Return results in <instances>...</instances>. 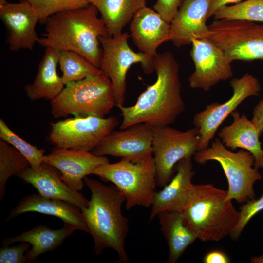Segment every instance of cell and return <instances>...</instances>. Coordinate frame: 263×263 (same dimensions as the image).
<instances>
[{"label": "cell", "instance_id": "cell-34", "mask_svg": "<svg viewBox=\"0 0 263 263\" xmlns=\"http://www.w3.org/2000/svg\"><path fill=\"white\" fill-rule=\"evenodd\" d=\"M183 0H157L154 10L170 24L177 13Z\"/></svg>", "mask_w": 263, "mask_h": 263}, {"label": "cell", "instance_id": "cell-22", "mask_svg": "<svg viewBox=\"0 0 263 263\" xmlns=\"http://www.w3.org/2000/svg\"><path fill=\"white\" fill-rule=\"evenodd\" d=\"M231 115L233 122L224 127L218 132L219 138L227 148L231 150L241 148L250 152L255 159L254 166L263 169V148L258 128L246 115L237 111Z\"/></svg>", "mask_w": 263, "mask_h": 263}, {"label": "cell", "instance_id": "cell-26", "mask_svg": "<svg viewBox=\"0 0 263 263\" xmlns=\"http://www.w3.org/2000/svg\"><path fill=\"white\" fill-rule=\"evenodd\" d=\"M101 14L109 36L122 33L135 14L146 6V0H87Z\"/></svg>", "mask_w": 263, "mask_h": 263}, {"label": "cell", "instance_id": "cell-25", "mask_svg": "<svg viewBox=\"0 0 263 263\" xmlns=\"http://www.w3.org/2000/svg\"><path fill=\"white\" fill-rule=\"evenodd\" d=\"M168 243V262L175 263L187 247L197 238L185 224L183 211H164L157 216Z\"/></svg>", "mask_w": 263, "mask_h": 263}, {"label": "cell", "instance_id": "cell-11", "mask_svg": "<svg viewBox=\"0 0 263 263\" xmlns=\"http://www.w3.org/2000/svg\"><path fill=\"white\" fill-rule=\"evenodd\" d=\"M118 123L114 116H76L50 123L47 140L55 148L92 151Z\"/></svg>", "mask_w": 263, "mask_h": 263}, {"label": "cell", "instance_id": "cell-17", "mask_svg": "<svg viewBox=\"0 0 263 263\" xmlns=\"http://www.w3.org/2000/svg\"><path fill=\"white\" fill-rule=\"evenodd\" d=\"M212 0H183L170 23L168 41L177 47L205 39L208 33L207 16Z\"/></svg>", "mask_w": 263, "mask_h": 263}, {"label": "cell", "instance_id": "cell-30", "mask_svg": "<svg viewBox=\"0 0 263 263\" xmlns=\"http://www.w3.org/2000/svg\"><path fill=\"white\" fill-rule=\"evenodd\" d=\"M0 139L16 148L28 161L35 170H39L43 163L45 150L39 149L13 132L3 119H0Z\"/></svg>", "mask_w": 263, "mask_h": 263}, {"label": "cell", "instance_id": "cell-37", "mask_svg": "<svg viewBox=\"0 0 263 263\" xmlns=\"http://www.w3.org/2000/svg\"><path fill=\"white\" fill-rule=\"evenodd\" d=\"M243 0H212L207 12V20L213 16L215 13L221 7L231 3H238Z\"/></svg>", "mask_w": 263, "mask_h": 263}, {"label": "cell", "instance_id": "cell-8", "mask_svg": "<svg viewBox=\"0 0 263 263\" xmlns=\"http://www.w3.org/2000/svg\"><path fill=\"white\" fill-rule=\"evenodd\" d=\"M207 27L205 39L221 49L230 62L263 60V24L220 19Z\"/></svg>", "mask_w": 263, "mask_h": 263}, {"label": "cell", "instance_id": "cell-9", "mask_svg": "<svg viewBox=\"0 0 263 263\" xmlns=\"http://www.w3.org/2000/svg\"><path fill=\"white\" fill-rule=\"evenodd\" d=\"M130 36L128 33L122 32L99 38L102 50L100 69L112 83L117 107L124 104L126 75L131 66L140 63L144 72L148 74L154 71V57L132 50L128 41Z\"/></svg>", "mask_w": 263, "mask_h": 263}, {"label": "cell", "instance_id": "cell-21", "mask_svg": "<svg viewBox=\"0 0 263 263\" xmlns=\"http://www.w3.org/2000/svg\"><path fill=\"white\" fill-rule=\"evenodd\" d=\"M17 176L31 184L43 196L69 202L81 211L88 206L89 200L79 191L70 188L52 167L45 163L39 170L30 167Z\"/></svg>", "mask_w": 263, "mask_h": 263}, {"label": "cell", "instance_id": "cell-27", "mask_svg": "<svg viewBox=\"0 0 263 263\" xmlns=\"http://www.w3.org/2000/svg\"><path fill=\"white\" fill-rule=\"evenodd\" d=\"M58 66L65 86L89 76L102 73L97 67L81 55L70 51L60 50Z\"/></svg>", "mask_w": 263, "mask_h": 263}, {"label": "cell", "instance_id": "cell-4", "mask_svg": "<svg viewBox=\"0 0 263 263\" xmlns=\"http://www.w3.org/2000/svg\"><path fill=\"white\" fill-rule=\"evenodd\" d=\"M227 194L211 183L192 184L183 213L185 224L202 241L218 242L237 225L240 212L225 200Z\"/></svg>", "mask_w": 263, "mask_h": 263}, {"label": "cell", "instance_id": "cell-14", "mask_svg": "<svg viewBox=\"0 0 263 263\" xmlns=\"http://www.w3.org/2000/svg\"><path fill=\"white\" fill-rule=\"evenodd\" d=\"M153 128L137 123L113 131L91 151L96 155H111L140 161L152 154Z\"/></svg>", "mask_w": 263, "mask_h": 263}, {"label": "cell", "instance_id": "cell-35", "mask_svg": "<svg viewBox=\"0 0 263 263\" xmlns=\"http://www.w3.org/2000/svg\"><path fill=\"white\" fill-rule=\"evenodd\" d=\"M205 263H228L230 260L224 252L213 250L207 253L203 259Z\"/></svg>", "mask_w": 263, "mask_h": 263}, {"label": "cell", "instance_id": "cell-15", "mask_svg": "<svg viewBox=\"0 0 263 263\" xmlns=\"http://www.w3.org/2000/svg\"><path fill=\"white\" fill-rule=\"evenodd\" d=\"M0 19L5 27L6 42L10 51L33 49L40 38L36 30L40 19L30 3L7 1L0 7Z\"/></svg>", "mask_w": 263, "mask_h": 263}, {"label": "cell", "instance_id": "cell-10", "mask_svg": "<svg viewBox=\"0 0 263 263\" xmlns=\"http://www.w3.org/2000/svg\"><path fill=\"white\" fill-rule=\"evenodd\" d=\"M199 131H181L168 126L153 128L152 155L157 185L163 187L172 179L176 164L198 151Z\"/></svg>", "mask_w": 263, "mask_h": 263}, {"label": "cell", "instance_id": "cell-20", "mask_svg": "<svg viewBox=\"0 0 263 263\" xmlns=\"http://www.w3.org/2000/svg\"><path fill=\"white\" fill-rule=\"evenodd\" d=\"M28 212H38L56 217L64 223L72 225L78 230L89 233L81 210L69 202L46 197L40 194L28 195L11 210L6 220L10 221Z\"/></svg>", "mask_w": 263, "mask_h": 263}, {"label": "cell", "instance_id": "cell-5", "mask_svg": "<svg viewBox=\"0 0 263 263\" xmlns=\"http://www.w3.org/2000/svg\"><path fill=\"white\" fill-rule=\"evenodd\" d=\"M115 106L113 86L102 73L66 85L51 101L55 118L69 115L104 117Z\"/></svg>", "mask_w": 263, "mask_h": 263}, {"label": "cell", "instance_id": "cell-1", "mask_svg": "<svg viewBox=\"0 0 263 263\" xmlns=\"http://www.w3.org/2000/svg\"><path fill=\"white\" fill-rule=\"evenodd\" d=\"M157 78L138 97L132 106H120L123 119L120 126L124 129L143 123L152 128L174 123L185 109L181 94L179 65L169 51L154 56Z\"/></svg>", "mask_w": 263, "mask_h": 263}, {"label": "cell", "instance_id": "cell-36", "mask_svg": "<svg viewBox=\"0 0 263 263\" xmlns=\"http://www.w3.org/2000/svg\"><path fill=\"white\" fill-rule=\"evenodd\" d=\"M252 115L251 120L262 135L263 133V98L254 107Z\"/></svg>", "mask_w": 263, "mask_h": 263}, {"label": "cell", "instance_id": "cell-2", "mask_svg": "<svg viewBox=\"0 0 263 263\" xmlns=\"http://www.w3.org/2000/svg\"><path fill=\"white\" fill-rule=\"evenodd\" d=\"M98 13L92 4L55 13L42 22L45 32L38 43L77 53L100 68L102 50L99 38L108 34Z\"/></svg>", "mask_w": 263, "mask_h": 263}, {"label": "cell", "instance_id": "cell-28", "mask_svg": "<svg viewBox=\"0 0 263 263\" xmlns=\"http://www.w3.org/2000/svg\"><path fill=\"white\" fill-rule=\"evenodd\" d=\"M30 167L27 159L13 146L0 139V199L5 192L8 179Z\"/></svg>", "mask_w": 263, "mask_h": 263}, {"label": "cell", "instance_id": "cell-3", "mask_svg": "<svg viewBox=\"0 0 263 263\" xmlns=\"http://www.w3.org/2000/svg\"><path fill=\"white\" fill-rule=\"evenodd\" d=\"M84 181L91 196L88 207L81 211L94 241L95 253L100 255L105 249H112L117 253L118 262L127 263L129 222L122 212L125 196L113 184L106 186L87 177Z\"/></svg>", "mask_w": 263, "mask_h": 263}, {"label": "cell", "instance_id": "cell-6", "mask_svg": "<svg viewBox=\"0 0 263 263\" xmlns=\"http://www.w3.org/2000/svg\"><path fill=\"white\" fill-rule=\"evenodd\" d=\"M92 174L115 185L125 197V208L151 206L157 185L156 167L152 154L138 162L126 158L101 165Z\"/></svg>", "mask_w": 263, "mask_h": 263}, {"label": "cell", "instance_id": "cell-23", "mask_svg": "<svg viewBox=\"0 0 263 263\" xmlns=\"http://www.w3.org/2000/svg\"><path fill=\"white\" fill-rule=\"evenodd\" d=\"M45 48L34 81L24 86L26 96L32 101L39 99L51 101L65 86L57 71L59 50L50 47Z\"/></svg>", "mask_w": 263, "mask_h": 263}, {"label": "cell", "instance_id": "cell-19", "mask_svg": "<svg viewBox=\"0 0 263 263\" xmlns=\"http://www.w3.org/2000/svg\"><path fill=\"white\" fill-rule=\"evenodd\" d=\"M129 28L133 43L140 52L149 56L154 57L158 46L168 41L170 24L146 6L135 14Z\"/></svg>", "mask_w": 263, "mask_h": 263}, {"label": "cell", "instance_id": "cell-39", "mask_svg": "<svg viewBox=\"0 0 263 263\" xmlns=\"http://www.w3.org/2000/svg\"><path fill=\"white\" fill-rule=\"evenodd\" d=\"M7 1L6 0H0V7L5 4Z\"/></svg>", "mask_w": 263, "mask_h": 263}, {"label": "cell", "instance_id": "cell-32", "mask_svg": "<svg viewBox=\"0 0 263 263\" xmlns=\"http://www.w3.org/2000/svg\"><path fill=\"white\" fill-rule=\"evenodd\" d=\"M262 210H263V193L258 199H252L243 205L240 208L238 223L230 235L232 239L237 240L250 220Z\"/></svg>", "mask_w": 263, "mask_h": 263}, {"label": "cell", "instance_id": "cell-18", "mask_svg": "<svg viewBox=\"0 0 263 263\" xmlns=\"http://www.w3.org/2000/svg\"><path fill=\"white\" fill-rule=\"evenodd\" d=\"M176 174L163 188L156 192L149 222L164 211H183L186 205L195 174L191 157L179 161L174 169Z\"/></svg>", "mask_w": 263, "mask_h": 263}, {"label": "cell", "instance_id": "cell-16", "mask_svg": "<svg viewBox=\"0 0 263 263\" xmlns=\"http://www.w3.org/2000/svg\"><path fill=\"white\" fill-rule=\"evenodd\" d=\"M109 163L106 156L71 149L55 148L43 157V163L59 170L62 180L77 191L82 189L87 175L92 174L97 167Z\"/></svg>", "mask_w": 263, "mask_h": 263}, {"label": "cell", "instance_id": "cell-38", "mask_svg": "<svg viewBox=\"0 0 263 263\" xmlns=\"http://www.w3.org/2000/svg\"><path fill=\"white\" fill-rule=\"evenodd\" d=\"M251 263H263V253L259 256L252 257L250 259Z\"/></svg>", "mask_w": 263, "mask_h": 263}, {"label": "cell", "instance_id": "cell-13", "mask_svg": "<svg viewBox=\"0 0 263 263\" xmlns=\"http://www.w3.org/2000/svg\"><path fill=\"white\" fill-rule=\"evenodd\" d=\"M190 55L195 70L188 78L190 87L209 91L233 75L231 63L223 51L206 39H193Z\"/></svg>", "mask_w": 263, "mask_h": 263}, {"label": "cell", "instance_id": "cell-29", "mask_svg": "<svg viewBox=\"0 0 263 263\" xmlns=\"http://www.w3.org/2000/svg\"><path fill=\"white\" fill-rule=\"evenodd\" d=\"M214 19H226L263 22V0H246L220 8Z\"/></svg>", "mask_w": 263, "mask_h": 263}, {"label": "cell", "instance_id": "cell-24", "mask_svg": "<svg viewBox=\"0 0 263 263\" xmlns=\"http://www.w3.org/2000/svg\"><path fill=\"white\" fill-rule=\"evenodd\" d=\"M76 230H78L76 227L66 223H64V226L57 229L39 225L19 235L4 239L2 244L8 245L22 242L29 243L31 247L25 256L27 263H31L41 254L52 251L60 246Z\"/></svg>", "mask_w": 263, "mask_h": 263}, {"label": "cell", "instance_id": "cell-33", "mask_svg": "<svg viewBox=\"0 0 263 263\" xmlns=\"http://www.w3.org/2000/svg\"><path fill=\"white\" fill-rule=\"evenodd\" d=\"M3 245L0 248V263H27L25 255L31 248L29 243L22 242L16 245Z\"/></svg>", "mask_w": 263, "mask_h": 263}, {"label": "cell", "instance_id": "cell-7", "mask_svg": "<svg viewBox=\"0 0 263 263\" xmlns=\"http://www.w3.org/2000/svg\"><path fill=\"white\" fill-rule=\"evenodd\" d=\"M194 159L199 164L216 161L220 164L228 184L226 200L242 204L255 198L254 185L262 175L254 166V156L247 150L242 149L232 152L216 138L210 147L197 152Z\"/></svg>", "mask_w": 263, "mask_h": 263}, {"label": "cell", "instance_id": "cell-31", "mask_svg": "<svg viewBox=\"0 0 263 263\" xmlns=\"http://www.w3.org/2000/svg\"><path fill=\"white\" fill-rule=\"evenodd\" d=\"M26 1L34 8L41 22L49 16L63 11L86 7L87 0H19Z\"/></svg>", "mask_w": 263, "mask_h": 263}, {"label": "cell", "instance_id": "cell-12", "mask_svg": "<svg viewBox=\"0 0 263 263\" xmlns=\"http://www.w3.org/2000/svg\"><path fill=\"white\" fill-rule=\"evenodd\" d=\"M230 85L233 94L228 100L223 103L209 104L194 116L193 123L199 131L198 151L209 147L218 128L243 101L251 96H258L261 90L257 78L248 73L232 79Z\"/></svg>", "mask_w": 263, "mask_h": 263}]
</instances>
